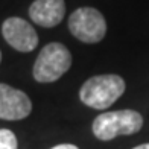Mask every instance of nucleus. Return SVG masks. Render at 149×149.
I'll return each instance as SVG.
<instances>
[{
  "mask_svg": "<svg viewBox=\"0 0 149 149\" xmlns=\"http://www.w3.org/2000/svg\"><path fill=\"white\" fill-rule=\"evenodd\" d=\"M125 87V81L119 74H97L82 84L79 99L94 110H107L123 94Z\"/></svg>",
  "mask_w": 149,
  "mask_h": 149,
  "instance_id": "nucleus-1",
  "label": "nucleus"
},
{
  "mask_svg": "<svg viewBox=\"0 0 149 149\" xmlns=\"http://www.w3.org/2000/svg\"><path fill=\"white\" fill-rule=\"evenodd\" d=\"M143 126V116L134 110H119L108 111L94 119L93 134L94 137L110 141L117 135H131L141 130Z\"/></svg>",
  "mask_w": 149,
  "mask_h": 149,
  "instance_id": "nucleus-2",
  "label": "nucleus"
},
{
  "mask_svg": "<svg viewBox=\"0 0 149 149\" xmlns=\"http://www.w3.org/2000/svg\"><path fill=\"white\" fill-rule=\"evenodd\" d=\"M72 65V53L64 44L49 43L38 53L32 74L37 82L49 84L58 81Z\"/></svg>",
  "mask_w": 149,
  "mask_h": 149,
  "instance_id": "nucleus-3",
  "label": "nucleus"
},
{
  "mask_svg": "<svg viewBox=\"0 0 149 149\" xmlns=\"http://www.w3.org/2000/svg\"><path fill=\"white\" fill-rule=\"evenodd\" d=\"M69 31L79 41L94 44L102 41L107 33V22L102 12L94 8H78L69 18Z\"/></svg>",
  "mask_w": 149,
  "mask_h": 149,
  "instance_id": "nucleus-4",
  "label": "nucleus"
},
{
  "mask_svg": "<svg viewBox=\"0 0 149 149\" xmlns=\"http://www.w3.org/2000/svg\"><path fill=\"white\" fill-rule=\"evenodd\" d=\"M5 41L18 52H32L38 46V35L32 24L20 17H9L2 24Z\"/></svg>",
  "mask_w": 149,
  "mask_h": 149,
  "instance_id": "nucleus-5",
  "label": "nucleus"
},
{
  "mask_svg": "<svg viewBox=\"0 0 149 149\" xmlns=\"http://www.w3.org/2000/svg\"><path fill=\"white\" fill-rule=\"evenodd\" d=\"M32 111V102L24 91L8 84H0V119L22 120Z\"/></svg>",
  "mask_w": 149,
  "mask_h": 149,
  "instance_id": "nucleus-6",
  "label": "nucleus"
},
{
  "mask_svg": "<svg viewBox=\"0 0 149 149\" xmlns=\"http://www.w3.org/2000/svg\"><path fill=\"white\" fill-rule=\"evenodd\" d=\"M65 15V2L64 0H35L29 6V17L32 22L43 26L53 28L58 26Z\"/></svg>",
  "mask_w": 149,
  "mask_h": 149,
  "instance_id": "nucleus-7",
  "label": "nucleus"
},
{
  "mask_svg": "<svg viewBox=\"0 0 149 149\" xmlns=\"http://www.w3.org/2000/svg\"><path fill=\"white\" fill-rule=\"evenodd\" d=\"M18 141L15 134L11 130H0V149H17Z\"/></svg>",
  "mask_w": 149,
  "mask_h": 149,
  "instance_id": "nucleus-8",
  "label": "nucleus"
},
{
  "mask_svg": "<svg viewBox=\"0 0 149 149\" xmlns=\"http://www.w3.org/2000/svg\"><path fill=\"white\" fill-rule=\"evenodd\" d=\"M52 149H79L76 145H70V143H63V145H58Z\"/></svg>",
  "mask_w": 149,
  "mask_h": 149,
  "instance_id": "nucleus-9",
  "label": "nucleus"
},
{
  "mask_svg": "<svg viewBox=\"0 0 149 149\" xmlns=\"http://www.w3.org/2000/svg\"><path fill=\"white\" fill-rule=\"evenodd\" d=\"M134 149H149V143H145V145H139V146H135Z\"/></svg>",
  "mask_w": 149,
  "mask_h": 149,
  "instance_id": "nucleus-10",
  "label": "nucleus"
},
{
  "mask_svg": "<svg viewBox=\"0 0 149 149\" xmlns=\"http://www.w3.org/2000/svg\"><path fill=\"white\" fill-rule=\"evenodd\" d=\"M0 61H2V52H0Z\"/></svg>",
  "mask_w": 149,
  "mask_h": 149,
  "instance_id": "nucleus-11",
  "label": "nucleus"
}]
</instances>
